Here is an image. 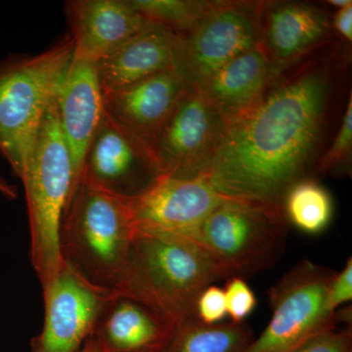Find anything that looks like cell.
Returning <instances> with one entry per match:
<instances>
[{
    "label": "cell",
    "mask_w": 352,
    "mask_h": 352,
    "mask_svg": "<svg viewBox=\"0 0 352 352\" xmlns=\"http://www.w3.org/2000/svg\"><path fill=\"white\" fill-rule=\"evenodd\" d=\"M261 1L215 0L186 34L177 72L190 87L258 45Z\"/></svg>",
    "instance_id": "obj_9"
},
{
    "label": "cell",
    "mask_w": 352,
    "mask_h": 352,
    "mask_svg": "<svg viewBox=\"0 0 352 352\" xmlns=\"http://www.w3.org/2000/svg\"><path fill=\"white\" fill-rule=\"evenodd\" d=\"M333 210L332 197L316 179L296 183L284 199L287 222L308 234L325 230L332 219Z\"/></svg>",
    "instance_id": "obj_21"
},
{
    "label": "cell",
    "mask_w": 352,
    "mask_h": 352,
    "mask_svg": "<svg viewBox=\"0 0 352 352\" xmlns=\"http://www.w3.org/2000/svg\"><path fill=\"white\" fill-rule=\"evenodd\" d=\"M0 193L11 200H15L18 197L17 187L9 184L3 177L0 176Z\"/></svg>",
    "instance_id": "obj_29"
},
{
    "label": "cell",
    "mask_w": 352,
    "mask_h": 352,
    "mask_svg": "<svg viewBox=\"0 0 352 352\" xmlns=\"http://www.w3.org/2000/svg\"><path fill=\"white\" fill-rule=\"evenodd\" d=\"M326 3H329V6L336 7L337 9H340L352 4V1L351 0H329Z\"/></svg>",
    "instance_id": "obj_31"
},
{
    "label": "cell",
    "mask_w": 352,
    "mask_h": 352,
    "mask_svg": "<svg viewBox=\"0 0 352 352\" xmlns=\"http://www.w3.org/2000/svg\"><path fill=\"white\" fill-rule=\"evenodd\" d=\"M337 38L325 7L302 1L259 4L258 44L270 63V80Z\"/></svg>",
    "instance_id": "obj_12"
},
{
    "label": "cell",
    "mask_w": 352,
    "mask_h": 352,
    "mask_svg": "<svg viewBox=\"0 0 352 352\" xmlns=\"http://www.w3.org/2000/svg\"><path fill=\"white\" fill-rule=\"evenodd\" d=\"M135 233L129 201L82 182L65 210L60 252L88 282L118 292Z\"/></svg>",
    "instance_id": "obj_3"
},
{
    "label": "cell",
    "mask_w": 352,
    "mask_h": 352,
    "mask_svg": "<svg viewBox=\"0 0 352 352\" xmlns=\"http://www.w3.org/2000/svg\"><path fill=\"white\" fill-rule=\"evenodd\" d=\"M226 294L227 315L233 323H244L245 319L256 309V296L242 278H230L227 281Z\"/></svg>",
    "instance_id": "obj_24"
},
{
    "label": "cell",
    "mask_w": 352,
    "mask_h": 352,
    "mask_svg": "<svg viewBox=\"0 0 352 352\" xmlns=\"http://www.w3.org/2000/svg\"><path fill=\"white\" fill-rule=\"evenodd\" d=\"M335 271L309 261L296 264L271 287L272 317L245 352H294L315 336L339 326L342 314L331 311L328 291Z\"/></svg>",
    "instance_id": "obj_7"
},
{
    "label": "cell",
    "mask_w": 352,
    "mask_h": 352,
    "mask_svg": "<svg viewBox=\"0 0 352 352\" xmlns=\"http://www.w3.org/2000/svg\"><path fill=\"white\" fill-rule=\"evenodd\" d=\"M162 176L151 147L105 112L85 155L80 182L132 200Z\"/></svg>",
    "instance_id": "obj_10"
},
{
    "label": "cell",
    "mask_w": 352,
    "mask_h": 352,
    "mask_svg": "<svg viewBox=\"0 0 352 352\" xmlns=\"http://www.w3.org/2000/svg\"><path fill=\"white\" fill-rule=\"evenodd\" d=\"M55 101L60 127L73 163L69 204L80 184L88 147L105 113L96 63L72 60Z\"/></svg>",
    "instance_id": "obj_14"
},
{
    "label": "cell",
    "mask_w": 352,
    "mask_h": 352,
    "mask_svg": "<svg viewBox=\"0 0 352 352\" xmlns=\"http://www.w3.org/2000/svg\"><path fill=\"white\" fill-rule=\"evenodd\" d=\"M226 199L208 178L162 176L143 195L127 201L136 230L196 241L201 224Z\"/></svg>",
    "instance_id": "obj_13"
},
{
    "label": "cell",
    "mask_w": 352,
    "mask_h": 352,
    "mask_svg": "<svg viewBox=\"0 0 352 352\" xmlns=\"http://www.w3.org/2000/svg\"><path fill=\"white\" fill-rule=\"evenodd\" d=\"M294 352H352L351 325L319 333Z\"/></svg>",
    "instance_id": "obj_25"
},
{
    "label": "cell",
    "mask_w": 352,
    "mask_h": 352,
    "mask_svg": "<svg viewBox=\"0 0 352 352\" xmlns=\"http://www.w3.org/2000/svg\"><path fill=\"white\" fill-rule=\"evenodd\" d=\"M349 69L351 48L337 38L271 78L258 101L228 124L208 176L215 191L284 214L289 190L317 180L351 94Z\"/></svg>",
    "instance_id": "obj_1"
},
{
    "label": "cell",
    "mask_w": 352,
    "mask_h": 352,
    "mask_svg": "<svg viewBox=\"0 0 352 352\" xmlns=\"http://www.w3.org/2000/svg\"><path fill=\"white\" fill-rule=\"evenodd\" d=\"M221 279L195 241L136 230L117 293L150 308L173 326L198 318L201 292Z\"/></svg>",
    "instance_id": "obj_2"
},
{
    "label": "cell",
    "mask_w": 352,
    "mask_h": 352,
    "mask_svg": "<svg viewBox=\"0 0 352 352\" xmlns=\"http://www.w3.org/2000/svg\"><path fill=\"white\" fill-rule=\"evenodd\" d=\"M252 335L245 322L207 325L198 318L190 319L176 326L162 352H245Z\"/></svg>",
    "instance_id": "obj_20"
},
{
    "label": "cell",
    "mask_w": 352,
    "mask_h": 352,
    "mask_svg": "<svg viewBox=\"0 0 352 352\" xmlns=\"http://www.w3.org/2000/svg\"><path fill=\"white\" fill-rule=\"evenodd\" d=\"M117 294L90 283L64 261L54 283L43 291V329L32 340V352L80 351Z\"/></svg>",
    "instance_id": "obj_11"
},
{
    "label": "cell",
    "mask_w": 352,
    "mask_h": 352,
    "mask_svg": "<svg viewBox=\"0 0 352 352\" xmlns=\"http://www.w3.org/2000/svg\"><path fill=\"white\" fill-rule=\"evenodd\" d=\"M73 57L74 41L67 36L39 54L0 61V154L20 180Z\"/></svg>",
    "instance_id": "obj_5"
},
{
    "label": "cell",
    "mask_w": 352,
    "mask_h": 352,
    "mask_svg": "<svg viewBox=\"0 0 352 352\" xmlns=\"http://www.w3.org/2000/svg\"><path fill=\"white\" fill-rule=\"evenodd\" d=\"M227 127L228 122L200 90L187 87L150 144L162 175L208 178Z\"/></svg>",
    "instance_id": "obj_8"
},
{
    "label": "cell",
    "mask_w": 352,
    "mask_h": 352,
    "mask_svg": "<svg viewBox=\"0 0 352 352\" xmlns=\"http://www.w3.org/2000/svg\"><path fill=\"white\" fill-rule=\"evenodd\" d=\"M139 14L152 25L170 29L182 36L210 8V0H129Z\"/></svg>",
    "instance_id": "obj_22"
},
{
    "label": "cell",
    "mask_w": 352,
    "mask_h": 352,
    "mask_svg": "<svg viewBox=\"0 0 352 352\" xmlns=\"http://www.w3.org/2000/svg\"><path fill=\"white\" fill-rule=\"evenodd\" d=\"M177 71H168L113 91L103 92L104 109L122 126L151 144L187 87Z\"/></svg>",
    "instance_id": "obj_16"
},
{
    "label": "cell",
    "mask_w": 352,
    "mask_h": 352,
    "mask_svg": "<svg viewBox=\"0 0 352 352\" xmlns=\"http://www.w3.org/2000/svg\"><path fill=\"white\" fill-rule=\"evenodd\" d=\"M352 160V95H349L339 129L322 155L317 168L319 176L351 175Z\"/></svg>",
    "instance_id": "obj_23"
},
{
    "label": "cell",
    "mask_w": 352,
    "mask_h": 352,
    "mask_svg": "<svg viewBox=\"0 0 352 352\" xmlns=\"http://www.w3.org/2000/svg\"><path fill=\"white\" fill-rule=\"evenodd\" d=\"M333 31L344 43H351L352 41V4L344 8L337 9L332 19Z\"/></svg>",
    "instance_id": "obj_28"
},
{
    "label": "cell",
    "mask_w": 352,
    "mask_h": 352,
    "mask_svg": "<svg viewBox=\"0 0 352 352\" xmlns=\"http://www.w3.org/2000/svg\"><path fill=\"white\" fill-rule=\"evenodd\" d=\"M78 352H104L103 349H101L100 344L94 339V338H89L87 342L83 344L82 349Z\"/></svg>",
    "instance_id": "obj_30"
},
{
    "label": "cell",
    "mask_w": 352,
    "mask_h": 352,
    "mask_svg": "<svg viewBox=\"0 0 352 352\" xmlns=\"http://www.w3.org/2000/svg\"><path fill=\"white\" fill-rule=\"evenodd\" d=\"M270 80V63L258 44L223 65L195 87L229 124L258 101Z\"/></svg>",
    "instance_id": "obj_19"
},
{
    "label": "cell",
    "mask_w": 352,
    "mask_h": 352,
    "mask_svg": "<svg viewBox=\"0 0 352 352\" xmlns=\"http://www.w3.org/2000/svg\"><path fill=\"white\" fill-rule=\"evenodd\" d=\"M175 328L142 303L117 294L91 338L104 352H162Z\"/></svg>",
    "instance_id": "obj_18"
},
{
    "label": "cell",
    "mask_w": 352,
    "mask_h": 352,
    "mask_svg": "<svg viewBox=\"0 0 352 352\" xmlns=\"http://www.w3.org/2000/svg\"><path fill=\"white\" fill-rule=\"evenodd\" d=\"M73 178L71 154L60 127L54 98L39 126L21 180L29 214L32 263L43 291L52 286L64 265L60 227Z\"/></svg>",
    "instance_id": "obj_4"
},
{
    "label": "cell",
    "mask_w": 352,
    "mask_h": 352,
    "mask_svg": "<svg viewBox=\"0 0 352 352\" xmlns=\"http://www.w3.org/2000/svg\"><path fill=\"white\" fill-rule=\"evenodd\" d=\"M74 60L98 63L150 24L129 0H71L65 6Z\"/></svg>",
    "instance_id": "obj_15"
},
{
    "label": "cell",
    "mask_w": 352,
    "mask_h": 352,
    "mask_svg": "<svg viewBox=\"0 0 352 352\" xmlns=\"http://www.w3.org/2000/svg\"><path fill=\"white\" fill-rule=\"evenodd\" d=\"M352 298V258H349L340 272L335 273L328 291V305L331 311L337 312L342 305Z\"/></svg>",
    "instance_id": "obj_27"
},
{
    "label": "cell",
    "mask_w": 352,
    "mask_h": 352,
    "mask_svg": "<svg viewBox=\"0 0 352 352\" xmlns=\"http://www.w3.org/2000/svg\"><path fill=\"white\" fill-rule=\"evenodd\" d=\"M182 38L151 25L96 63L102 92L113 91L168 71H177Z\"/></svg>",
    "instance_id": "obj_17"
},
{
    "label": "cell",
    "mask_w": 352,
    "mask_h": 352,
    "mask_svg": "<svg viewBox=\"0 0 352 352\" xmlns=\"http://www.w3.org/2000/svg\"><path fill=\"white\" fill-rule=\"evenodd\" d=\"M196 315L201 323L207 325L219 324L227 315L226 294L219 287H207L199 296Z\"/></svg>",
    "instance_id": "obj_26"
},
{
    "label": "cell",
    "mask_w": 352,
    "mask_h": 352,
    "mask_svg": "<svg viewBox=\"0 0 352 352\" xmlns=\"http://www.w3.org/2000/svg\"><path fill=\"white\" fill-rule=\"evenodd\" d=\"M288 226L282 212L226 199L201 224L195 242L221 279H244L279 261L286 250Z\"/></svg>",
    "instance_id": "obj_6"
}]
</instances>
